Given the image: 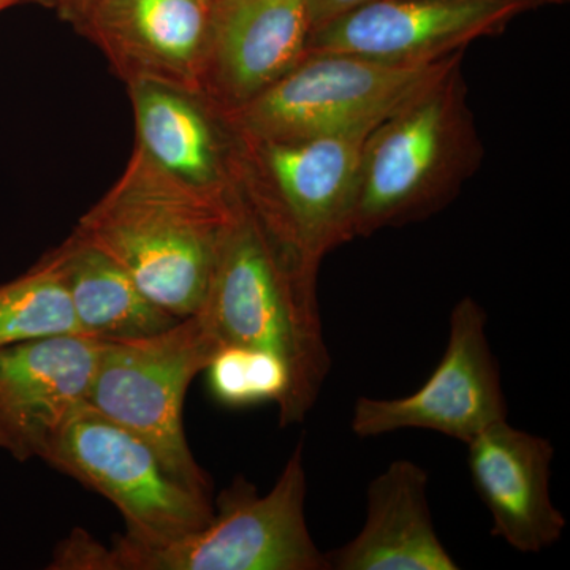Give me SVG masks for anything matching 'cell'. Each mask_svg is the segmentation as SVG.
I'll list each match as a JSON object with an SVG mask.
<instances>
[{"label": "cell", "instance_id": "d6986e66", "mask_svg": "<svg viewBox=\"0 0 570 570\" xmlns=\"http://www.w3.org/2000/svg\"><path fill=\"white\" fill-rule=\"evenodd\" d=\"M205 373L213 396L228 407L276 403L281 409L291 392V374L284 363L255 348L219 347Z\"/></svg>", "mask_w": 570, "mask_h": 570}, {"label": "cell", "instance_id": "52a82bcc", "mask_svg": "<svg viewBox=\"0 0 570 570\" xmlns=\"http://www.w3.org/2000/svg\"><path fill=\"white\" fill-rule=\"evenodd\" d=\"M219 347L198 313L156 335L102 341L85 401L151 445L178 478L212 491L187 444L183 412L187 390Z\"/></svg>", "mask_w": 570, "mask_h": 570}, {"label": "cell", "instance_id": "cb8c5ba5", "mask_svg": "<svg viewBox=\"0 0 570 570\" xmlns=\"http://www.w3.org/2000/svg\"><path fill=\"white\" fill-rule=\"evenodd\" d=\"M37 3H41V6H43L45 0H37Z\"/></svg>", "mask_w": 570, "mask_h": 570}, {"label": "cell", "instance_id": "2e32d148", "mask_svg": "<svg viewBox=\"0 0 570 570\" xmlns=\"http://www.w3.org/2000/svg\"><path fill=\"white\" fill-rule=\"evenodd\" d=\"M428 482L414 461L390 463L367 487L362 530L326 553L328 570H459L434 528Z\"/></svg>", "mask_w": 570, "mask_h": 570}, {"label": "cell", "instance_id": "ba28073f", "mask_svg": "<svg viewBox=\"0 0 570 570\" xmlns=\"http://www.w3.org/2000/svg\"><path fill=\"white\" fill-rule=\"evenodd\" d=\"M40 460L107 498L135 542H168L213 519L212 491L178 478L151 445L86 401L63 420Z\"/></svg>", "mask_w": 570, "mask_h": 570}, {"label": "cell", "instance_id": "8992f818", "mask_svg": "<svg viewBox=\"0 0 570 570\" xmlns=\"http://www.w3.org/2000/svg\"><path fill=\"white\" fill-rule=\"evenodd\" d=\"M463 56L403 63L313 52L249 102L220 116L236 137L255 141L373 130L463 63Z\"/></svg>", "mask_w": 570, "mask_h": 570}, {"label": "cell", "instance_id": "9c48e42d", "mask_svg": "<svg viewBox=\"0 0 570 570\" xmlns=\"http://www.w3.org/2000/svg\"><path fill=\"white\" fill-rule=\"evenodd\" d=\"M487 322L485 309L474 298H461L450 313L448 347L425 384L407 396H360L352 433L370 439L400 430H428L468 444L493 423L508 419Z\"/></svg>", "mask_w": 570, "mask_h": 570}, {"label": "cell", "instance_id": "3957f363", "mask_svg": "<svg viewBox=\"0 0 570 570\" xmlns=\"http://www.w3.org/2000/svg\"><path fill=\"white\" fill-rule=\"evenodd\" d=\"M303 444L268 493L236 478L214 502L200 530L163 543L119 535L104 546L75 530L52 553V570H328L307 527Z\"/></svg>", "mask_w": 570, "mask_h": 570}, {"label": "cell", "instance_id": "5b68a950", "mask_svg": "<svg viewBox=\"0 0 570 570\" xmlns=\"http://www.w3.org/2000/svg\"><path fill=\"white\" fill-rule=\"evenodd\" d=\"M371 130L291 141L235 135L234 184L281 254L316 276L325 255L351 242L356 179Z\"/></svg>", "mask_w": 570, "mask_h": 570}, {"label": "cell", "instance_id": "603a6c76", "mask_svg": "<svg viewBox=\"0 0 570 570\" xmlns=\"http://www.w3.org/2000/svg\"><path fill=\"white\" fill-rule=\"evenodd\" d=\"M37 2V0H0V11L11 9L14 6H21V3Z\"/></svg>", "mask_w": 570, "mask_h": 570}, {"label": "cell", "instance_id": "ac0fdd59", "mask_svg": "<svg viewBox=\"0 0 570 570\" xmlns=\"http://www.w3.org/2000/svg\"><path fill=\"white\" fill-rule=\"evenodd\" d=\"M58 335H82L50 255L0 283V347Z\"/></svg>", "mask_w": 570, "mask_h": 570}, {"label": "cell", "instance_id": "7402d4cb", "mask_svg": "<svg viewBox=\"0 0 570 570\" xmlns=\"http://www.w3.org/2000/svg\"><path fill=\"white\" fill-rule=\"evenodd\" d=\"M524 2L530 3L532 9H539V7H560L569 3L570 0H524Z\"/></svg>", "mask_w": 570, "mask_h": 570}, {"label": "cell", "instance_id": "6da1fadb", "mask_svg": "<svg viewBox=\"0 0 570 570\" xmlns=\"http://www.w3.org/2000/svg\"><path fill=\"white\" fill-rule=\"evenodd\" d=\"M317 277L295 268L236 193L198 314L219 346L275 355L291 374L279 425L302 423L332 366L317 303Z\"/></svg>", "mask_w": 570, "mask_h": 570}, {"label": "cell", "instance_id": "7c38bea8", "mask_svg": "<svg viewBox=\"0 0 570 570\" xmlns=\"http://www.w3.org/2000/svg\"><path fill=\"white\" fill-rule=\"evenodd\" d=\"M102 340L58 335L0 347V450L41 459L48 442L88 395Z\"/></svg>", "mask_w": 570, "mask_h": 570}, {"label": "cell", "instance_id": "44dd1931", "mask_svg": "<svg viewBox=\"0 0 570 570\" xmlns=\"http://www.w3.org/2000/svg\"><path fill=\"white\" fill-rule=\"evenodd\" d=\"M94 0H45L43 6L58 11L62 20L69 21L71 26H77L85 17L86 11L92 6Z\"/></svg>", "mask_w": 570, "mask_h": 570}, {"label": "cell", "instance_id": "277c9868", "mask_svg": "<svg viewBox=\"0 0 570 570\" xmlns=\"http://www.w3.org/2000/svg\"><path fill=\"white\" fill-rule=\"evenodd\" d=\"M461 66L367 135L352 239L426 220L455 200L483 159Z\"/></svg>", "mask_w": 570, "mask_h": 570}, {"label": "cell", "instance_id": "e0dca14e", "mask_svg": "<svg viewBox=\"0 0 570 570\" xmlns=\"http://www.w3.org/2000/svg\"><path fill=\"white\" fill-rule=\"evenodd\" d=\"M48 255L58 268L82 335L134 340L156 335L179 321L142 294L110 255L75 232Z\"/></svg>", "mask_w": 570, "mask_h": 570}, {"label": "cell", "instance_id": "5bb4252c", "mask_svg": "<svg viewBox=\"0 0 570 570\" xmlns=\"http://www.w3.org/2000/svg\"><path fill=\"white\" fill-rule=\"evenodd\" d=\"M466 445L475 493L493 519L491 532L520 553H540L560 542L568 520L551 499L554 448L549 439L505 419Z\"/></svg>", "mask_w": 570, "mask_h": 570}, {"label": "cell", "instance_id": "7a4b0ae2", "mask_svg": "<svg viewBox=\"0 0 570 570\" xmlns=\"http://www.w3.org/2000/svg\"><path fill=\"white\" fill-rule=\"evenodd\" d=\"M234 197L235 189H194L134 148L121 176L73 232L110 255L157 306L189 317L204 305Z\"/></svg>", "mask_w": 570, "mask_h": 570}, {"label": "cell", "instance_id": "8fae6325", "mask_svg": "<svg viewBox=\"0 0 570 570\" xmlns=\"http://www.w3.org/2000/svg\"><path fill=\"white\" fill-rule=\"evenodd\" d=\"M309 0H209L198 94L219 112L242 107L305 58Z\"/></svg>", "mask_w": 570, "mask_h": 570}, {"label": "cell", "instance_id": "4fadbf2b", "mask_svg": "<svg viewBox=\"0 0 570 570\" xmlns=\"http://www.w3.org/2000/svg\"><path fill=\"white\" fill-rule=\"evenodd\" d=\"M209 0H94L78 32L126 85L159 82L198 92Z\"/></svg>", "mask_w": 570, "mask_h": 570}, {"label": "cell", "instance_id": "9a60e30c", "mask_svg": "<svg viewBox=\"0 0 570 570\" xmlns=\"http://www.w3.org/2000/svg\"><path fill=\"white\" fill-rule=\"evenodd\" d=\"M135 116V148L175 179L227 195L235 189V135L204 96L159 82L127 85Z\"/></svg>", "mask_w": 570, "mask_h": 570}, {"label": "cell", "instance_id": "30bf717a", "mask_svg": "<svg viewBox=\"0 0 570 570\" xmlns=\"http://www.w3.org/2000/svg\"><path fill=\"white\" fill-rule=\"evenodd\" d=\"M534 10L524 0H374L326 22L306 55L341 52L377 61L425 63L501 36Z\"/></svg>", "mask_w": 570, "mask_h": 570}, {"label": "cell", "instance_id": "ffe728a7", "mask_svg": "<svg viewBox=\"0 0 570 570\" xmlns=\"http://www.w3.org/2000/svg\"><path fill=\"white\" fill-rule=\"evenodd\" d=\"M374 0H309L311 33L341 14Z\"/></svg>", "mask_w": 570, "mask_h": 570}]
</instances>
